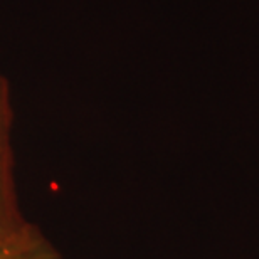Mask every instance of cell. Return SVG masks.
I'll list each match as a JSON object with an SVG mask.
<instances>
[{"label": "cell", "mask_w": 259, "mask_h": 259, "mask_svg": "<svg viewBox=\"0 0 259 259\" xmlns=\"http://www.w3.org/2000/svg\"><path fill=\"white\" fill-rule=\"evenodd\" d=\"M14 111L7 79L0 74V242H22L40 231L20 210L14 175Z\"/></svg>", "instance_id": "6da1fadb"}, {"label": "cell", "mask_w": 259, "mask_h": 259, "mask_svg": "<svg viewBox=\"0 0 259 259\" xmlns=\"http://www.w3.org/2000/svg\"><path fill=\"white\" fill-rule=\"evenodd\" d=\"M0 259H63L53 242L42 232L22 242H0Z\"/></svg>", "instance_id": "7a4b0ae2"}]
</instances>
